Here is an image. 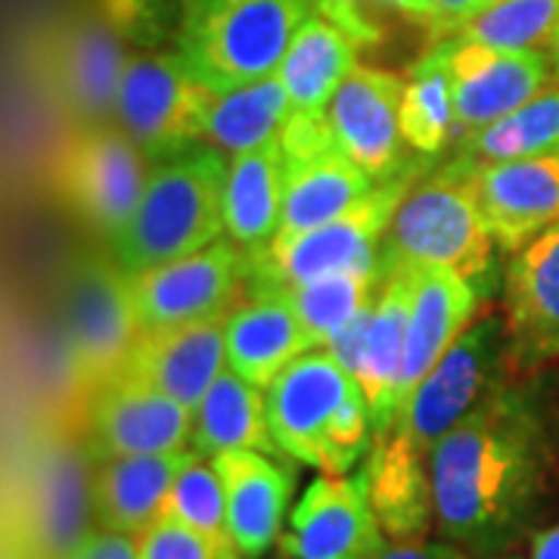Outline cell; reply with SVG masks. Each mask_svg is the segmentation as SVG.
Instances as JSON below:
<instances>
[{
  "label": "cell",
  "instance_id": "15",
  "mask_svg": "<svg viewBox=\"0 0 559 559\" xmlns=\"http://www.w3.org/2000/svg\"><path fill=\"white\" fill-rule=\"evenodd\" d=\"M81 432L97 460L171 454L193 436V414L146 382L112 377L87 392Z\"/></svg>",
  "mask_w": 559,
  "mask_h": 559
},
{
  "label": "cell",
  "instance_id": "25",
  "mask_svg": "<svg viewBox=\"0 0 559 559\" xmlns=\"http://www.w3.org/2000/svg\"><path fill=\"white\" fill-rule=\"evenodd\" d=\"M224 340L227 367L259 389H267L286 364L311 352L299 318L283 293L246 296V301L224 318Z\"/></svg>",
  "mask_w": 559,
  "mask_h": 559
},
{
  "label": "cell",
  "instance_id": "33",
  "mask_svg": "<svg viewBox=\"0 0 559 559\" xmlns=\"http://www.w3.org/2000/svg\"><path fill=\"white\" fill-rule=\"evenodd\" d=\"M382 289V274H360L342 271L330 277L311 280L305 286L286 289L308 348H326V342L340 333L348 320L364 311L370 301H377Z\"/></svg>",
  "mask_w": 559,
  "mask_h": 559
},
{
  "label": "cell",
  "instance_id": "37",
  "mask_svg": "<svg viewBox=\"0 0 559 559\" xmlns=\"http://www.w3.org/2000/svg\"><path fill=\"white\" fill-rule=\"evenodd\" d=\"M364 7H382V10L395 13L401 20L417 22L423 28H429L432 38L439 35V13H436L432 0H330V7L320 16L342 25L360 47H367L373 40V25H370V16L364 13Z\"/></svg>",
  "mask_w": 559,
  "mask_h": 559
},
{
  "label": "cell",
  "instance_id": "18",
  "mask_svg": "<svg viewBox=\"0 0 559 559\" xmlns=\"http://www.w3.org/2000/svg\"><path fill=\"white\" fill-rule=\"evenodd\" d=\"M451 168L469 183L481 221L500 252H520L559 224V153L481 168Z\"/></svg>",
  "mask_w": 559,
  "mask_h": 559
},
{
  "label": "cell",
  "instance_id": "46",
  "mask_svg": "<svg viewBox=\"0 0 559 559\" xmlns=\"http://www.w3.org/2000/svg\"><path fill=\"white\" fill-rule=\"evenodd\" d=\"M500 559H520V557H513V554H507V557H500Z\"/></svg>",
  "mask_w": 559,
  "mask_h": 559
},
{
  "label": "cell",
  "instance_id": "22",
  "mask_svg": "<svg viewBox=\"0 0 559 559\" xmlns=\"http://www.w3.org/2000/svg\"><path fill=\"white\" fill-rule=\"evenodd\" d=\"M283 212L274 240L301 237L348 215L380 187L358 162L342 153L336 140L283 156Z\"/></svg>",
  "mask_w": 559,
  "mask_h": 559
},
{
  "label": "cell",
  "instance_id": "9",
  "mask_svg": "<svg viewBox=\"0 0 559 559\" xmlns=\"http://www.w3.org/2000/svg\"><path fill=\"white\" fill-rule=\"evenodd\" d=\"M124 38L100 7H81L47 22L35 38L40 87L69 128L112 124L124 75Z\"/></svg>",
  "mask_w": 559,
  "mask_h": 559
},
{
  "label": "cell",
  "instance_id": "31",
  "mask_svg": "<svg viewBox=\"0 0 559 559\" xmlns=\"http://www.w3.org/2000/svg\"><path fill=\"white\" fill-rule=\"evenodd\" d=\"M559 153V84L544 87L535 100L457 143L451 165L481 168L495 162H520Z\"/></svg>",
  "mask_w": 559,
  "mask_h": 559
},
{
  "label": "cell",
  "instance_id": "39",
  "mask_svg": "<svg viewBox=\"0 0 559 559\" xmlns=\"http://www.w3.org/2000/svg\"><path fill=\"white\" fill-rule=\"evenodd\" d=\"M373 308H377V301H370L364 311H358L355 318L342 326L333 340L326 342V352L340 360V367L345 370V373H348V377H352V380H358L360 358H364V345H367L370 320H373Z\"/></svg>",
  "mask_w": 559,
  "mask_h": 559
},
{
  "label": "cell",
  "instance_id": "17",
  "mask_svg": "<svg viewBox=\"0 0 559 559\" xmlns=\"http://www.w3.org/2000/svg\"><path fill=\"white\" fill-rule=\"evenodd\" d=\"M385 540L360 469L358 476L311 481L289 513L280 550L293 559H370Z\"/></svg>",
  "mask_w": 559,
  "mask_h": 559
},
{
  "label": "cell",
  "instance_id": "24",
  "mask_svg": "<svg viewBox=\"0 0 559 559\" xmlns=\"http://www.w3.org/2000/svg\"><path fill=\"white\" fill-rule=\"evenodd\" d=\"M193 451V448H190ZM190 451L134 454L97 460L94 473V516L97 528L134 535L146 532L165 513V500Z\"/></svg>",
  "mask_w": 559,
  "mask_h": 559
},
{
  "label": "cell",
  "instance_id": "6",
  "mask_svg": "<svg viewBox=\"0 0 559 559\" xmlns=\"http://www.w3.org/2000/svg\"><path fill=\"white\" fill-rule=\"evenodd\" d=\"M495 249L469 183L444 162L401 200L382 240L380 274L385 280L399 267H444L485 299L495 289Z\"/></svg>",
  "mask_w": 559,
  "mask_h": 559
},
{
  "label": "cell",
  "instance_id": "12",
  "mask_svg": "<svg viewBox=\"0 0 559 559\" xmlns=\"http://www.w3.org/2000/svg\"><path fill=\"white\" fill-rule=\"evenodd\" d=\"M246 252L218 240L197 255L131 274L140 330H162L209 318H227L242 296Z\"/></svg>",
  "mask_w": 559,
  "mask_h": 559
},
{
  "label": "cell",
  "instance_id": "30",
  "mask_svg": "<svg viewBox=\"0 0 559 559\" xmlns=\"http://www.w3.org/2000/svg\"><path fill=\"white\" fill-rule=\"evenodd\" d=\"M289 119H293V103L274 72L267 79L215 94L209 103L202 140L212 143L224 156L237 159L242 153H252L280 140Z\"/></svg>",
  "mask_w": 559,
  "mask_h": 559
},
{
  "label": "cell",
  "instance_id": "41",
  "mask_svg": "<svg viewBox=\"0 0 559 559\" xmlns=\"http://www.w3.org/2000/svg\"><path fill=\"white\" fill-rule=\"evenodd\" d=\"M72 559H140L138 538L124 532H109V528H94Z\"/></svg>",
  "mask_w": 559,
  "mask_h": 559
},
{
  "label": "cell",
  "instance_id": "32",
  "mask_svg": "<svg viewBox=\"0 0 559 559\" xmlns=\"http://www.w3.org/2000/svg\"><path fill=\"white\" fill-rule=\"evenodd\" d=\"M401 134L423 159L439 156L454 140V97L444 40H429L426 53L414 62L401 97Z\"/></svg>",
  "mask_w": 559,
  "mask_h": 559
},
{
  "label": "cell",
  "instance_id": "44",
  "mask_svg": "<svg viewBox=\"0 0 559 559\" xmlns=\"http://www.w3.org/2000/svg\"><path fill=\"white\" fill-rule=\"evenodd\" d=\"M547 47H550V60H554V72L559 75V25L554 28V35L547 40Z\"/></svg>",
  "mask_w": 559,
  "mask_h": 559
},
{
  "label": "cell",
  "instance_id": "20",
  "mask_svg": "<svg viewBox=\"0 0 559 559\" xmlns=\"http://www.w3.org/2000/svg\"><path fill=\"white\" fill-rule=\"evenodd\" d=\"M227 370V340L224 318L140 330L131 355L116 377L146 382L162 395L183 404L190 414L205 399L212 382Z\"/></svg>",
  "mask_w": 559,
  "mask_h": 559
},
{
  "label": "cell",
  "instance_id": "38",
  "mask_svg": "<svg viewBox=\"0 0 559 559\" xmlns=\"http://www.w3.org/2000/svg\"><path fill=\"white\" fill-rule=\"evenodd\" d=\"M140 559H242L209 540L200 532L162 516L138 535Z\"/></svg>",
  "mask_w": 559,
  "mask_h": 559
},
{
  "label": "cell",
  "instance_id": "21",
  "mask_svg": "<svg viewBox=\"0 0 559 559\" xmlns=\"http://www.w3.org/2000/svg\"><path fill=\"white\" fill-rule=\"evenodd\" d=\"M407 271H411V318H407L404 364L395 392L399 414L419 389V382L436 370V364L448 355V348L466 333L479 305V293L454 271L444 267H407Z\"/></svg>",
  "mask_w": 559,
  "mask_h": 559
},
{
  "label": "cell",
  "instance_id": "35",
  "mask_svg": "<svg viewBox=\"0 0 559 559\" xmlns=\"http://www.w3.org/2000/svg\"><path fill=\"white\" fill-rule=\"evenodd\" d=\"M559 25V0H500L448 38L473 40L500 50H528L547 44Z\"/></svg>",
  "mask_w": 559,
  "mask_h": 559
},
{
  "label": "cell",
  "instance_id": "27",
  "mask_svg": "<svg viewBox=\"0 0 559 559\" xmlns=\"http://www.w3.org/2000/svg\"><path fill=\"white\" fill-rule=\"evenodd\" d=\"M358 40L333 20L311 13L301 22L277 69L293 112L326 116V106L336 97L342 81L358 66Z\"/></svg>",
  "mask_w": 559,
  "mask_h": 559
},
{
  "label": "cell",
  "instance_id": "2",
  "mask_svg": "<svg viewBox=\"0 0 559 559\" xmlns=\"http://www.w3.org/2000/svg\"><path fill=\"white\" fill-rule=\"evenodd\" d=\"M507 367V320L485 314L466 326L436 370L419 382L395 426L373 439L364 476L385 538L414 540L429 535L436 522L429 454L476 407V401L503 380Z\"/></svg>",
  "mask_w": 559,
  "mask_h": 559
},
{
  "label": "cell",
  "instance_id": "26",
  "mask_svg": "<svg viewBox=\"0 0 559 559\" xmlns=\"http://www.w3.org/2000/svg\"><path fill=\"white\" fill-rule=\"evenodd\" d=\"M407 318H411V271L399 267V271H389L382 280L358 380H355L373 417V439L385 436L399 417L395 392H399L401 364H404Z\"/></svg>",
  "mask_w": 559,
  "mask_h": 559
},
{
  "label": "cell",
  "instance_id": "29",
  "mask_svg": "<svg viewBox=\"0 0 559 559\" xmlns=\"http://www.w3.org/2000/svg\"><path fill=\"white\" fill-rule=\"evenodd\" d=\"M283 150L280 140L230 159L224 190V224L227 237L242 252L264 249L277 237L283 212Z\"/></svg>",
  "mask_w": 559,
  "mask_h": 559
},
{
  "label": "cell",
  "instance_id": "34",
  "mask_svg": "<svg viewBox=\"0 0 559 559\" xmlns=\"http://www.w3.org/2000/svg\"><path fill=\"white\" fill-rule=\"evenodd\" d=\"M162 516L200 532V535L215 540L218 547L230 550V554H240L234 538H230L227 491H224L218 466L212 460L202 457V454H197V451H190L187 463L180 466L178 479L171 485V495L165 500V513Z\"/></svg>",
  "mask_w": 559,
  "mask_h": 559
},
{
  "label": "cell",
  "instance_id": "16",
  "mask_svg": "<svg viewBox=\"0 0 559 559\" xmlns=\"http://www.w3.org/2000/svg\"><path fill=\"white\" fill-rule=\"evenodd\" d=\"M358 389L326 348H311L286 364L264 389L267 426L280 454L305 466H323L330 423Z\"/></svg>",
  "mask_w": 559,
  "mask_h": 559
},
{
  "label": "cell",
  "instance_id": "36",
  "mask_svg": "<svg viewBox=\"0 0 559 559\" xmlns=\"http://www.w3.org/2000/svg\"><path fill=\"white\" fill-rule=\"evenodd\" d=\"M119 35L140 50H159L165 40H175L180 20L178 0H94Z\"/></svg>",
  "mask_w": 559,
  "mask_h": 559
},
{
  "label": "cell",
  "instance_id": "19",
  "mask_svg": "<svg viewBox=\"0 0 559 559\" xmlns=\"http://www.w3.org/2000/svg\"><path fill=\"white\" fill-rule=\"evenodd\" d=\"M559 358V224L507 267V364L535 373Z\"/></svg>",
  "mask_w": 559,
  "mask_h": 559
},
{
  "label": "cell",
  "instance_id": "3",
  "mask_svg": "<svg viewBox=\"0 0 559 559\" xmlns=\"http://www.w3.org/2000/svg\"><path fill=\"white\" fill-rule=\"evenodd\" d=\"M230 165L212 143H193L153 162L134 221L112 242V259L128 274L197 255L227 234L224 190Z\"/></svg>",
  "mask_w": 559,
  "mask_h": 559
},
{
  "label": "cell",
  "instance_id": "43",
  "mask_svg": "<svg viewBox=\"0 0 559 559\" xmlns=\"http://www.w3.org/2000/svg\"><path fill=\"white\" fill-rule=\"evenodd\" d=\"M528 559H559V522L550 528H540L532 538V554Z\"/></svg>",
  "mask_w": 559,
  "mask_h": 559
},
{
  "label": "cell",
  "instance_id": "8",
  "mask_svg": "<svg viewBox=\"0 0 559 559\" xmlns=\"http://www.w3.org/2000/svg\"><path fill=\"white\" fill-rule=\"evenodd\" d=\"M146 156L121 124L69 128L47 162L53 197L109 242H119L146 190Z\"/></svg>",
  "mask_w": 559,
  "mask_h": 559
},
{
  "label": "cell",
  "instance_id": "1",
  "mask_svg": "<svg viewBox=\"0 0 559 559\" xmlns=\"http://www.w3.org/2000/svg\"><path fill=\"white\" fill-rule=\"evenodd\" d=\"M554 460V429L535 392L495 382L429 454L441 538L473 559L507 557L538 520Z\"/></svg>",
  "mask_w": 559,
  "mask_h": 559
},
{
  "label": "cell",
  "instance_id": "42",
  "mask_svg": "<svg viewBox=\"0 0 559 559\" xmlns=\"http://www.w3.org/2000/svg\"><path fill=\"white\" fill-rule=\"evenodd\" d=\"M495 3H500V0H432V7L439 13V35L432 40L454 35L460 25L473 22L485 10H491Z\"/></svg>",
  "mask_w": 559,
  "mask_h": 559
},
{
  "label": "cell",
  "instance_id": "45",
  "mask_svg": "<svg viewBox=\"0 0 559 559\" xmlns=\"http://www.w3.org/2000/svg\"><path fill=\"white\" fill-rule=\"evenodd\" d=\"M311 7H314V13H323L330 7V0H311Z\"/></svg>",
  "mask_w": 559,
  "mask_h": 559
},
{
  "label": "cell",
  "instance_id": "40",
  "mask_svg": "<svg viewBox=\"0 0 559 559\" xmlns=\"http://www.w3.org/2000/svg\"><path fill=\"white\" fill-rule=\"evenodd\" d=\"M370 559H473L451 540H385Z\"/></svg>",
  "mask_w": 559,
  "mask_h": 559
},
{
  "label": "cell",
  "instance_id": "14",
  "mask_svg": "<svg viewBox=\"0 0 559 559\" xmlns=\"http://www.w3.org/2000/svg\"><path fill=\"white\" fill-rule=\"evenodd\" d=\"M407 79L389 69L358 62L326 106V121L342 153L377 180L399 178L426 159H407L401 134V97Z\"/></svg>",
  "mask_w": 559,
  "mask_h": 559
},
{
  "label": "cell",
  "instance_id": "10",
  "mask_svg": "<svg viewBox=\"0 0 559 559\" xmlns=\"http://www.w3.org/2000/svg\"><path fill=\"white\" fill-rule=\"evenodd\" d=\"M60 318L75 377L87 392L109 382L140 336L131 274L116 259L79 255L62 274Z\"/></svg>",
  "mask_w": 559,
  "mask_h": 559
},
{
  "label": "cell",
  "instance_id": "5",
  "mask_svg": "<svg viewBox=\"0 0 559 559\" xmlns=\"http://www.w3.org/2000/svg\"><path fill=\"white\" fill-rule=\"evenodd\" d=\"M94 473L97 457L81 429L53 426L28 441L13 491L20 559H72L97 528Z\"/></svg>",
  "mask_w": 559,
  "mask_h": 559
},
{
  "label": "cell",
  "instance_id": "7",
  "mask_svg": "<svg viewBox=\"0 0 559 559\" xmlns=\"http://www.w3.org/2000/svg\"><path fill=\"white\" fill-rule=\"evenodd\" d=\"M426 162L407 168L399 178L380 183L367 200L355 205L348 215L308 230L301 237L267 242L264 249L246 252V283L242 296H264V293H286L305 286L311 280L360 271L380 274V255L385 230L399 212L401 200L411 193Z\"/></svg>",
  "mask_w": 559,
  "mask_h": 559
},
{
  "label": "cell",
  "instance_id": "4",
  "mask_svg": "<svg viewBox=\"0 0 559 559\" xmlns=\"http://www.w3.org/2000/svg\"><path fill=\"white\" fill-rule=\"evenodd\" d=\"M175 53L202 87L224 94L280 69L311 0H178Z\"/></svg>",
  "mask_w": 559,
  "mask_h": 559
},
{
  "label": "cell",
  "instance_id": "23",
  "mask_svg": "<svg viewBox=\"0 0 559 559\" xmlns=\"http://www.w3.org/2000/svg\"><path fill=\"white\" fill-rule=\"evenodd\" d=\"M227 491V525L242 559H261L283 535L293 498V469L264 451H224L212 457Z\"/></svg>",
  "mask_w": 559,
  "mask_h": 559
},
{
  "label": "cell",
  "instance_id": "11",
  "mask_svg": "<svg viewBox=\"0 0 559 559\" xmlns=\"http://www.w3.org/2000/svg\"><path fill=\"white\" fill-rule=\"evenodd\" d=\"M215 91L187 72L175 50H140L128 57L119 84L116 124L150 162H162L200 143Z\"/></svg>",
  "mask_w": 559,
  "mask_h": 559
},
{
  "label": "cell",
  "instance_id": "28",
  "mask_svg": "<svg viewBox=\"0 0 559 559\" xmlns=\"http://www.w3.org/2000/svg\"><path fill=\"white\" fill-rule=\"evenodd\" d=\"M193 451L202 457H218L224 451H264L283 457L267 426L264 389L242 380L237 370H224L193 414Z\"/></svg>",
  "mask_w": 559,
  "mask_h": 559
},
{
  "label": "cell",
  "instance_id": "13",
  "mask_svg": "<svg viewBox=\"0 0 559 559\" xmlns=\"http://www.w3.org/2000/svg\"><path fill=\"white\" fill-rule=\"evenodd\" d=\"M441 40L454 97V143L516 112L550 87L554 60L538 47L500 50L473 40Z\"/></svg>",
  "mask_w": 559,
  "mask_h": 559
}]
</instances>
